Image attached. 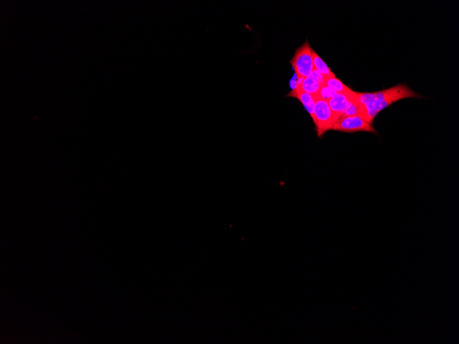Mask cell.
<instances>
[{
  "instance_id": "6da1fadb",
  "label": "cell",
  "mask_w": 459,
  "mask_h": 344,
  "mask_svg": "<svg viewBox=\"0 0 459 344\" xmlns=\"http://www.w3.org/2000/svg\"><path fill=\"white\" fill-rule=\"evenodd\" d=\"M421 97V95L416 94L404 84L376 92L355 94V101L360 107L359 116L371 125L380 111L396 102L405 98Z\"/></svg>"
},
{
  "instance_id": "7a4b0ae2",
  "label": "cell",
  "mask_w": 459,
  "mask_h": 344,
  "mask_svg": "<svg viewBox=\"0 0 459 344\" xmlns=\"http://www.w3.org/2000/svg\"><path fill=\"white\" fill-rule=\"evenodd\" d=\"M339 116V115L331 111L328 101L317 98L312 120L316 125L318 137L322 136L328 130H331L335 122Z\"/></svg>"
},
{
  "instance_id": "3957f363",
  "label": "cell",
  "mask_w": 459,
  "mask_h": 344,
  "mask_svg": "<svg viewBox=\"0 0 459 344\" xmlns=\"http://www.w3.org/2000/svg\"><path fill=\"white\" fill-rule=\"evenodd\" d=\"M312 50L308 41H305L301 46L297 49L293 58L290 61L291 65L298 78L308 77L315 69L313 63Z\"/></svg>"
},
{
  "instance_id": "277c9868",
  "label": "cell",
  "mask_w": 459,
  "mask_h": 344,
  "mask_svg": "<svg viewBox=\"0 0 459 344\" xmlns=\"http://www.w3.org/2000/svg\"><path fill=\"white\" fill-rule=\"evenodd\" d=\"M332 130L353 133L355 132H370L377 134V130L371 124L359 116H340L333 125Z\"/></svg>"
},
{
  "instance_id": "5b68a950",
  "label": "cell",
  "mask_w": 459,
  "mask_h": 344,
  "mask_svg": "<svg viewBox=\"0 0 459 344\" xmlns=\"http://www.w3.org/2000/svg\"><path fill=\"white\" fill-rule=\"evenodd\" d=\"M354 91L351 90L346 93L336 94L334 97L328 101L329 108L333 112L341 116L344 110L348 107V103L351 101Z\"/></svg>"
},
{
  "instance_id": "8992f818",
  "label": "cell",
  "mask_w": 459,
  "mask_h": 344,
  "mask_svg": "<svg viewBox=\"0 0 459 344\" xmlns=\"http://www.w3.org/2000/svg\"><path fill=\"white\" fill-rule=\"evenodd\" d=\"M294 98H297L298 101H300L313 119V118H314V107H315L316 99H317L315 95L300 91L297 93Z\"/></svg>"
},
{
  "instance_id": "52a82bcc",
  "label": "cell",
  "mask_w": 459,
  "mask_h": 344,
  "mask_svg": "<svg viewBox=\"0 0 459 344\" xmlns=\"http://www.w3.org/2000/svg\"><path fill=\"white\" fill-rule=\"evenodd\" d=\"M313 63H314V68L321 73L323 76L326 77H333L335 74L331 70L330 67L326 65V63L322 60V58L314 50H312Z\"/></svg>"
},
{
  "instance_id": "ba28073f",
  "label": "cell",
  "mask_w": 459,
  "mask_h": 344,
  "mask_svg": "<svg viewBox=\"0 0 459 344\" xmlns=\"http://www.w3.org/2000/svg\"><path fill=\"white\" fill-rule=\"evenodd\" d=\"M321 87V85H320L317 81L314 80L310 76H308V77L304 78L301 84L299 86L298 91H304V92L316 96Z\"/></svg>"
},
{
  "instance_id": "9c48e42d",
  "label": "cell",
  "mask_w": 459,
  "mask_h": 344,
  "mask_svg": "<svg viewBox=\"0 0 459 344\" xmlns=\"http://www.w3.org/2000/svg\"><path fill=\"white\" fill-rule=\"evenodd\" d=\"M325 85L329 88H331V89L336 91L337 94L346 93L351 90L346 85L343 84L339 79L336 78V76H333V77L326 78Z\"/></svg>"
},
{
  "instance_id": "30bf717a",
  "label": "cell",
  "mask_w": 459,
  "mask_h": 344,
  "mask_svg": "<svg viewBox=\"0 0 459 344\" xmlns=\"http://www.w3.org/2000/svg\"><path fill=\"white\" fill-rule=\"evenodd\" d=\"M336 94H337V93H336V91L331 89V88L326 86V85H322V86H321L319 93L316 95V97L324 100V101H329V100L334 97Z\"/></svg>"
},
{
  "instance_id": "8fae6325",
  "label": "cell",
  "mask_w": 459,
  "mask_h": 344,
  "mask_svg": "<svg viewBox=\"0 0 459 344\" xmlns=\"http://www.w3.org/2000/svg\"><path fill=\"white\" fill-rule=\"evenodd\" d=\"M309 76L312 77V79H314V80L317 81V82L319 83L320 85H321V86H322V85H325L326 79L327 77L323 76L322 74H321V73L318 72L316 69H314V70H313V72L311 73L310 76Z\"/></svg>"
}]
</instances>
